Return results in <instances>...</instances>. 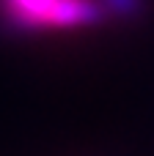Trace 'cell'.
Here are the masks:
<instances>
[{"instance_id":"obj_1","label":"cell","mask_w":154,"mask_h":156,"mask_svg":"<svg viewBox=\"0 0 154 156\" xmlns=\"http://www.w3.org/2000/svg\"><path fill=\"white\" fill-rule=\"evenodd\" d=\"M58 0H0V19L14 33H50V14Z\"/></svg>"},{"instance_id":"obj_2","label":"cell","mask_w":154,"mask_h":156,"mask_svg":"<svg viewBox=\"0 0 154 156\" xmlns=\"http://www.w3.org/2000/svg\"><path fill=\"white\" fill-rule=\"evenodd\" d=\"M107 19H141L146 14V0H99Z\"/></svg>"}]
</instances>
